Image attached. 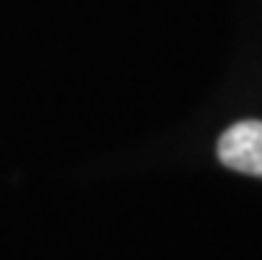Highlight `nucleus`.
<instances>
[{
	"label": "nucleus",
	"mask_w": 262,
	"mask_h": 260,
	"mask_svg": "<svg viewBox=\"0 0 262 260\" xmlns=\"http://www.w3.org/2000/svg\"><path fill=\"white\" fill-rule=\"evenodd\" d=\"M217 157L230 170L262 178V122L244 119L230 125L220 135Z\"/></svg>",
	"instance_id": "1"
}]
</instances>
